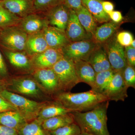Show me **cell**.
<instances>
[{
  "label": "cell",
  "mask_w": 135,
  "mask_h": 135,
  "mask_svg": "<svg viewBox=\"0 0 135 135\" xmlns=\"http://www.w3.org/2000/svg\"><path fill=\"white\" fill-rule=\"evenodd\" d=\"M109 101L103 102L88 112H71L81 133L91 135H110L107 126Z\"/></svg>",
  "instance_id": "6da1fadb"
},
{
  "label": "cell",
  "mask_w": 135,
  "mask_h": 135,
  "mask_svg": "<svg viewBox=\"0 0 135 135\" xmlns=\"http://www.w3.org/2000/svg\"><path fill=\"white\" fill-rule=\"evenodd\" d=\"M53 99L60 102L66 108L73 112H80L90 110L108 101L103 94L92 89L80 93L60 92L54 96Z\"/></svg>",
  "instance_id": "7a4b0ae2"
},
{
  "label": "cell",
  "mask_w": 135,
  "mask_h": 135,
  "mask_svg": "<svg viewBox=\"0 0 135 135\" xmlns=\"http://www.w3.org/2000/svg\"><path fill=\"white\" fill-rule=\"evenodd\" d=\"M6 90L29 99L40 101L53 99L42 90L32 76H18L6 80Z\"/></svg>",
  "instance_id": "3957f363"
},
{
  "label": "cell",
  "mask_w": 135,
  "mask_h": 135,
  "mask_svg": "<svg viewBox=\"0 0 135 135\" xmlns=\"http://www.w3.org/2000/svg\"><path fill=\"white\" fill-rule=\"evenodd\" d=\"M0 96L12 104L27 123L36 119L42 107L47 101H35L6 89L0 93Z\"/></svg>",
  "instance_id": "277c9868"
},
{
  "label": "cell",
  "mask_w": 135,
  "mask_h": 135,
  "mask_svg": "<svg viewBox=\"0 0 135 135\" xmlns=\"http://www.w3.org/2000/svg\"><path fill=\"white\" fill-rule=\"evenodd\" d=\"M52 68L57 77L61 92H70L79 83L72 60L64 56Z\"/></svg>",
  "instance_id": "5b68a950"
},
{
  "label": "cell",
  "mask_w": 135,
  "mask_h": 135,
  "mask_svg": "<svg viewBox=\"0 0 135 135\" xmlns=\"http://www.w3.org/2000/svg\"><path fill=\"white\" fill-rule=\"evenodd\" d=\"M27 34L18 25L0 31V45L7 50L25 51Z\"/></svg>",
  "instance_id": "8992f818"
},
{
  "label": "cell",
  "mask_w": 135,
  "mask_h": 135,
  "mask_svg": "<svg viewBox=\"0 0 135 135\" xmlns=\"http://www.w3.org/2000/svg\"><path fill=\"white\" fill-rule=\"evenodd\" d=\"M101 44L105 51L112 69L115 72H123L127 63L124 47L117 41L116 33Z\"/></svg>",
  "instance_id": "52a82bcc"
},
{
  "label": "cell",
  "mask_w": 135,
  "mask_h": 135,
  "mask_svg": "<svg viewBox=\"0 0 135 135\" xmlns=\"http://www.w3.org/2000/svg\"><path fill=\"white\" fill-rule=\"evenodd\" d=\"M100 44L93 39L70 42L62 50L64 56L73 61H86L92 51Z\"/></svg>",
  "instance_id": "ba28073f"
},
{
  "label": "cell",
  "mask_w": 135,
  "mask_h": 135,
  "mask_svg": "<svg viewBox=\"0 0 135 135\" xmlns=\"http://www.w3.org/2000/svg\"><path fill=\"white\" fill-rule=\"evenodd\" d=\"M32 75L42 90L52 99L61 92L57 77L52 68L35 69Z\"/></svg>",
  "instance_id": "9c48e42d"
},
{
  "label": "cell",
  "mask_w": 135,
  "mask_h": 135,
  "mask_svg": "<svg viewBox=\"0 0 135 135\" xmlns=\"http://www.w3.org/2000/svg\"><path fill=\"white\" fill-rule=\"evenodd\" d=\"M128 89L123 80L122 72H115L102 94L109 101H124L128 97Z\"/></svg>",
  "instance_id": "30bf717a"
},
{
  "label": "cell",
  "mask_w": 135,
  "mask_h": 135,
  "mask_svg": "<svg viewBox=\"0 0 135 135\" xmlns=\"http://www.w3.org/2000/svg\"><path fill=\"white\" fill-rule=\"evenodd\" d=\"M64 56L62 51L49 48L42 53L32 57L35 69L52 68Z\"/></svg>",
  "instance_id": "8fae6325"
},
{
  "label": "cell",
  "mask_w": 135,
  "mask_h": 135,
  "mask_svg": "<svg viewBox=\"0 0 135 135\" xmlns=\"http://www.w3.org/2000/svg\"><path fill=\"white\" fill-rule=\"evenodd\" d=\"M66 33L70 42L93 39L81 24L75 11L70 9V16L65 30Z\"/></svg>",
  "instance_id": "7c38bea8"
},
{
  "label": "cell",
  "mask_w": 135,
  "mask_h": 135,
  "mask_svg": "<svg viewBox=\"0 0 135 135\" xmlns=\"http://www.w3.org/2000/svg\"><path fill=\"white\" fill-rule=\"evenodd\" d=\"M49 48L62 50L70 42L65 31L49 25L43 31Z\"/></svg>",
  "instance_id": "4fadbf2b"
},
{
  "label": "cell",
  "mask_w": 135,
  "mask_h": 135,
  "mask_svg": "<svg viewBox=\"0 0 135 135\" xmlns=\"http://www.w3.org/2000/svg\"><path fill=\"white\" fill-rule=\"evenodd\" d=\"M49 25L47 17L30 14L22 18L18 26L27 35L42 31Z\"/></svg>",
  "instance_id": "5bb4252c"
},
{
  "label": "cell",
  "mask_w": 135,
  "mask_h": 135,
  "mask_svg": "<svg viewBox=\"0 0 135 135\" xmlns=\"http://www.w3.org/2000/svg\"><path fill=\"white\" fill-rule=\"evenodd\" d=\"M70 9L61 3L47 11L49 25L65 31L70 16Z\"/></svg>",
  "instance_id": "9a60e30c"
},
{
  "label": "cell",
  "mask_w": 135,
  "mask_h": 135,
  "mask_svg": "<svg viewBox=\"0 0 135 135\" xmlns=\"http://www.w3.org/2000/svg\"><path fill=\"white\" fill-rule=\"evenodd\" d=\"M5 55L10 64L17 70L25 72H33L34 71L31 58L24 51H13L6 50Z\"/></svg>",
  "instance_id": "2e32d148"
},
{
  "label": "cell",
  "mask_w": 135,
  "mask_h": 135,
  "mask_svg": "<svg viewBox=\"0 0 135 135\" xmlns=\"http://www.w3.org/2000/svg\"><path fill=\"white\" fill-rule=\"evenodd\" d=\"M0 5L22 18L31 14L34 9L32 0H2Z\"/></svg>",
  "instance_id": "e0dca14e"
},
{
  "label": "cell",
  "mask_w": 135,
  "mask_h": 135,
  "mask_svg": "<svg viewBox=\"0 0 135 135\" xmlns=\"http://www.w3.org/2000/svg\"><path fill=\"white\" fill-rule=\"evenodd\" d=\"M86 61L96 73L112 69L105 51L101 44H99L92 51Z\"/></svg>",
  "instance_id": "ac0fdd59"
},
{
  "label": "cell",
  "mask_w": 135,
  "mask_h": 135,
  "mask_svg": "<svg viewBox=\"0 0 135 135\" xmlns=\"http://www.w3.org/2000/svg\"><path fill=\"white\" fill-rule=\"evenodd\" d=\"M43 31L27 35L24 52L31 58L42 53L49 48Z\"/></svg>",
  "instance_id": "d6986e66"
},
{
  "label": "cell",
  "mask_w": 135,
  "mask_h": 135,
  "mask_svg": "<svg viewBox=\"0 0 135 135\" xmlns=\"http://www.w3.org/2000/svg\"><path fill=\"white\" fill-rule=\"evenodd\" d=\"M73 112L72 110L65 107L60 102L52 99L46 101L39 112L36 119L42 123L44 121L49 118Z\"/></svg>",
  "instance_id": "ffe728a7"
},
{
  "label": "cell",
  "mask_w": 135,
  "mask_h": 135,
  "mask_svg": "<svg viewBox=\"0 0 135 135\" xmlns=\"http://www.w3.org/2000/svg\"><path fill=\"white\" fill-rule=\"evenodd\" d=\"M76 75L80 83L83 82L93 89L95 85L96 73L88 62L84 60L74 61Z\"/></svg>",
  "instance_id": "44dd1931"
},
{
  "label": "cell",
  "mask_w": 135,
  "mask_h": 135,
  "mask_svg": "<svg viewBox=\"0 0 135 135\" xmlns=\"http://www.w3.org/2000/svg\"><path fill=\"white\" fill-rule=\"evenodd\" d=\"M103 0H82L83 6L91 14L97 23H104L110 20L109 15L104 11L102 6Z\"/></svg>",
  "instance_id": "7402d4cb"
},
{
  "label": "cell",
  "mask_w": 135,
  "mask_h": 135,
  "mask_svg": "<svg viewBox=\"0 0 135 135\" xmlns=\"http://www.w3.org/2000/svg\"><path fill=\"white\" fill-rule=\"evenodd\" d=\"M27 123L18 111H9L0 113V125L18 131Z\"/></svg>",
  "instance_id": "603a6c76"
},
{
  "label": "cell",
  "mask_w": 135,
  "mask_h": 135,
  "mask_svg": "<svg viewBox=\"0 0 135 135\" xmlns=\"http://www.w3.org/2000/svg\"><path fill=\"white\" fill-rule=\"evenodd\" d=\"M122 23L109 22L97 27L93 36V40L97 43L102 44L109 40L119 28Z\"/></svg>",
  "instance_id": "cb8c5ba5"
},
{
  "label": "cell",
  "mask_w": 135,
  "mask_h": 135,
  "mask_svg": "<svg viewBox=\"0 0 135 135\" xmlns=\"http://www.w3.org/2000/svg\"><path fill=\"white\" fill-rule=\"evenodd\" d=\"M74 122L71 113L59 115L44 121L42 126L44 129L48 131H53L59 128L71 124Z\"/></svg>",
  "instance_id": "d4e9b609"
},
{
  "label": "cell",
  "mask_w": 135,
  "mask_h": 135,
  "mask_svg": "<svg viewBox=\"0 0 135 135\" xmlns=\"http://www.w3.org/2000/svg\"><path fill=\"white\" fill-rule=\"evenodd\" d=\"M79 21L89 34L93 37L97 27V22L92 15L84 6L74 11Z\"/></svg>",
  "instance_id": "484cf974"
},
{
  "label": "cell",
  "mask_w": 135,
  "mask_h": 135,
  "mask_svg": "<svg viewBox=\"0 0 135 135\" xmlns=\"http://www.w3.org/2000/svg\"><path fill=\"white\" fill-rule=\"evenodd\" d=\"M115 73L112 69L97 73L94 88L91 89L99 94H103L112 79Z\"/></svg>",
  "instance_id": "4316f807"
},
{
  "label": "cell",
  "mask_w": 135,
  "mask_h": 135,
  "mask_svg": "<svg viewBox=\"0 0 135 135\" xmlns=\"http://www.w3.org/2000/svg\"><path fill=\"white\" fill-rule=\"evenodd\" d=\"M18 133V135H50L42 127L41 122L36 119L27 123Z\"/></svg>",
  "instance_id": "83f0119b"
},
{
  "label": "cell",
  "mask_w": 135,
  "mask_h": 135,
  "mask_svg": "<svg viewBox=\"0 0 135 135\" xmlns=\"http://www.w3.org/2000/svg\"><path fill=\"white\" fill-rule=\"evenodd\" d=\"M22 18L13 15L0 5V28L18 25Z\"/></svg>",
  "instance_id": "f1b7e54d"
},
{
  "label": "cell",
  "mask_w": 135,
  "mask_h": 135,
  "mask_svg": "<svg viewBox=\"0 0 135 135\" xmlns=\"http://www.w3.org/2000/svg\"><path fill=\"white\" fill-rule=\"evenodd\" d=\"M49 132L50 135H80L81 133L79 127L75 122Z\"/></svg>",
  "instance_id": "f546056e"
},
{
  "label": "cell",
  "mask_w": 135,
  "mask_h": 135,
  "mask_svg": "<svg viewBox=\"0 0 135 135\" xmlns=\"http://www.w3.org/2000/svg\"><path fill=\"white\" fill-rule=\"evenodd\" d=\"M64 0H33L34 9L38 11H48L64 3Z\"/></svg>",
  "instance_id": "4dcf8cb0"
},
{
  "label": "cell",
  "mask_w": 135,
  "mask_h": 135,
  "mask_svg": "<svg viewBox=\"0 0 135 135\" xmlns=\"http://www.w3.org/2000/svg\"><path fill=\"white\" fill-rule=\"evenodd\" d=\"M123 80L127 86L135 88V67L127 64L122 72Z\"/></svg>",
  "instance_id": "1f68e13d"
},
{
  "label": "cell",
  "mask_w": 135,
  "mask_h": 135,
  "mask_svg": "<svg viewBox=\"0 0 135 135\" xmlns=\"http://www.w3.org/2000/svg\"><path fill=\"white\" fill-rule=\"evenodd\" d=\"M116 39L118 43L125 47L131 46L134 40L133 35L131 33L125 31L116 34Z\"/></svg>",
  "instance_id": "d6a6232c"
},
{
  "label": "cell",
  "mask_w": 135,
  "mask_h": 135,
  "mask_svg": "<svg viewBox=\"0 0 135 135\" xmlns=\"http://www.w3.org/2000/svg\"><path fill=\"white\" fill-rule=\"evenodd\" d=\"M124 50L127 64L135 67V48L130 46L125 47Z\"/></svg>",
  "instance_id": "836d02e7"
},
{
  "label": "cell",
  "mask_w": 135,
  "mask_h": 135,
  "mask_svg": "<svg viewBox=\"0 0 135 135\" xmlns=\"http://www.w3.org/2000/svg\"><path fill=\"white\" fill-rule=\"evenodd\" d=\"M9 111H17V110L9 102L0 96V113Z\"/></svg>",
  "instance_id": "e575fe53"
},
{
  "label": "cell",
  "mask_w": 135,
  "mask_h": 135,
  "mask_svg": "<svg viewBox=\"0 0 135 135\" xmlns=\"http://www.w3.org/2000/svg\"><path fill=\"white\" fill-rule=\"evenodd\" d=\"M64 4L70 9L77 10L83 6L82 0H64Z\"/></svg>",
  "instance_id": "d590c367"
},
{
  "label": "cell",
  "mask_w": 135,
  "mask_h": 135,
  "mask_svg": "<svg viewBox=\"0 0 135 135\" xmlns=\"http://www.w3.org/2000/svg\"><path fill=\"white\" fill-rule=\"evenodd\" d=\"M8 75V73L7 68L0 51V79L2 80L5 79L6 80Z\"/></svg>",
  "instance_id": "8d00e7d4"
},
{
  "label": "cell",
  "mask_w": 135,
  "mask_h": 135,
  "mask_svg": "<svg viewBox=\"0 0 135 135\" xmlns=\"http://www.w3.org/2000/svg\"><path fill=\"white\" fill-rule=\"evenodd\" d=\"M0 135H18L17 131L12 128L0 125Z\"/></svg>",
  "instance_id": "74e56055"
},
{
  "label": "cell",
  "mask_w": 135,
  "mask_h": 135,
  "mask_svg": "<svg viewBox=\"0 0 135 135\" xmlns=\"http://www.w3.org/2000/svg\"><path fill=\"white\" fill-rule=\"evenodd\" d=\"M108 15L110 19L115 23H120L123 20V17L120 11H113Z\"/></svg>",
  "instance_id": "f35d334b"
},
{
  "label": "cell",
  "mask_w": 135,
  "mask_h": 135,
  "mask_svg": "<svg viewBox=\"0 0 135 135\" xmlns=\"http://www.w3.org/2000/svg\"><path fill=\"white\" fill-rule=\"evenodd\" d=\"M102 6L104 11L108 15L114 11V5L110 2L104 1L102 2Z\"/></svg>",
  "instance_id": "ab89813d"
},
{
  "label": "cell",
  "mask_w": 135,
  "mask_h": 135,
  "mask_svg": "<svg viewBox=\"0 0 135 135\" xmlns=\"http://www.w3.org/2000/svg\"><path fill=\"white\" fill-rule=\"evenodd\" d=\"M5 89H6V81L0 79V93Z\"/></svg>",
  "instance_id": "60d3db41"
},
{
  "label": "cell",
  "mask_w": 135,
  "mask_h": 135,
  "mask_svg": "<svg viewBox=\"0 0 135 135\" xmlns=\"http://www.w3.org/2000/svg\"><path fill=\"white\" fill-rule=\"evenodd\" d=\"M135 40H133V42H132V43H131V46H132V47H133L134 48H135Z\"/></svg>",
  "instance_id": "b9f144b4"
},
{
  "label": "cell",
  "mask_w": 135,
  "mask_h": 135,
  "mask_svg": "<svg viewBox=\"0 0 135 135\" xmlns=\"http://www.w3.org/2000/svg\"><path fill=\"white\" fill-rule=\"evenodd\" d=\"M80 135H90L89 134H87V133H81L80 134Z\"/></svg>",
  "instance_id": "7bdbcfd3"
},
{
  "label": "cell",
  "mask_w": 135,
  "mask_h": 135,
  "mask_svg": "<svg viewBox=\"0 0 135 135\" xmlns=\"http://www.w3.org/2000/svg\"><path fill=\"white\" fill-rule=\"evenodd\" d=\"M2 1V0H0V2H1Z\"/></svg>",
  "instance_id": "ee69618b"
},
{
  "label": "cell",
  "mask_w": 135,
  "mask_h": 135,
  "mask_svg": "<svg viewBox=\"0 0 135 135\" xmlns=\"http://www.w3.org/2000/svg\"><path fill=\"white\" fill-rule=\"evenodd\" d=\"M0 31H1V29H0Z\"/></svg>",
  "instance_id": "f6af8a7d"
}]
</instances>
